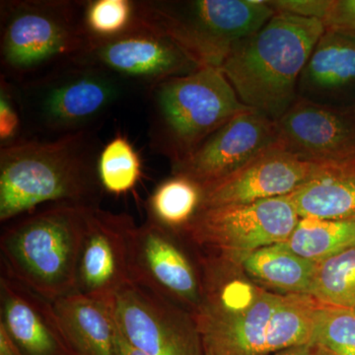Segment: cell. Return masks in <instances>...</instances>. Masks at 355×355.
Instances as JSON below:
<instances>
[{"label": "cell", "mask_w": 355, "mask_h": 355, "mask_svg": "<svg viewBox=\"0 0 355 355\" xmlns=\"http://www.w3.org/2000/svg\"><path fill=\"white\" fill-rule=\"evenodd\" d=\"M101 142L94 130L55 139H24L0 147V221L44 203L99 207Z\"/></svg>", "instance_id": "6da1fadb"}, {"label": "cell", "mask_w": 355, "mask_h": 355, "mask_svg": "<svg viewBox=\"0 0 355 355\" xmlns=\"http://www.w3.org/2000/svg\"><path fill=\"white\" fill-rule=\"evenodd\" d=\"M324 31L323 21L275 13L219 69L245 106L277 121L297 99L299 78Z\"/></svg>", "instance_id": "7a4b0ae2"}, {"label": "cell", "mask_w": 355, "mask_h": 355, "mask_svg": "<svg viewBox=\"0 0 355 355\" xmlns=\"http://www.w3.org/2000/svg\"><path fill=\"white\" fill-rule=\"evenodd\" d=\"M91 207L55 203L9 222L0 236L1 272L51 302L76 292Z\"/></svg>", "instance_id": "3957f363"}, {"label": "cell", "mask_w": 355, "mask_h": 355, "mask_svg": "<svg viewBox=\"0 0 355 355\" xmlns=\"http://www.w3.org/2000/svg\"><path fill=\"white\" fill-rule=\"evenodd\" d=\"M150 148L172 166L189 157L245 106L219 67L172 77L146 90Z\"/></svg>", "instance_id": "277c9868"}, {"label": "cell", "mask_w": 355, "mask_h": 355, "mask_svg": "<svg viewBox=\"0 0 355 355\" xmlns=\"http://www.w3.org/2000/svg\"><path fill=\"white\" fill-rule=\"evenodd\" d=\"M83 6L73 0L1 1V76L20 84L79 62L89 43Z\"/></svg>", "instance_id": "5b68a950"}, {"label": "cell", "mask_w": 355, "mask_h": 355, "mask_svg": "<svg viewBox=\"0 0 355 355\" xmlns=\"http://www.w3.org/2000/svg\"><path fill=\"white\" fill-rule=\"evenodd\" d=\"M15 86L29 139L94 130L139 88L85 62L62 65Z\"/></svg>", "instance_id": "8992f818"}, {"label": "cell", "mask_w": 355, "mask_h": 355, "mask_svg": "<svg viewBox=\"0 0 355 355\" xmlns=\"http://www.w3.org/2000/svg\"><path fill=\"white\" fill-rule=\"evenodd\" d=\"M137 12L202 67H216L275 14L268 0H144L137 1Z\"/></svg>", "instance_id": "52a82bcc"}, {"label": "cell", "mask_w": 355, "mask_h": 355, "mask_svg": "<svg viewBox=\"0 0 355 355\" xmlns=\"http://www.w3.org/2000/svg\"><path fill=\"white\" fill-rule=\"evenodd\" d=\"M299 219L291 198L286 196L200 209L184 231L200 246L238 260L261 248L286 242Z\"/></svg>", "instance_id": "ba28073f"}, {"label": "cell", "mask_w": 355, "mask_h": 355, "mask_svg": "<svg viewBox=\"0 0 355 355\" xmlns=\"http://www.w3.org/2000/svg\"><path fill=\"white\" fill-rule=\"evenodd\" d=\"M79 62L101 67L146 91L202 67L171 37L139 18L132 30L116 38L89 41Z\"/></svg>", "instance_id": "9c48e42d"}, {"label": "cell", "mask_w": 355, "mask_h": 355, "mask_svg": "<svg viewBox=\"0 0 355 355\" xmlns=\"http://www.w3.org/2000/svg\"><path fill=\"white\" fill-rule=\"evenodd\" d=\"M114 323L133 347L150 355H202L197 321L190 322L169 300L130 282L112 302Z\"/></svg>", "instance_id": "30bf717a"}, {"label": "cell", "mask_w": 355, "mask_h": 355, "mask_svg": "<svg viewBox=\"0 0 355 355\" xmlns=\"http://www.w3.org/2000/svg\"><path fill=\"white\" fill-rule=\"evenodd\" d=\"M137 224L127 214L91 207L77 266L76 292L112 303L132 279Z\"/></svg>", "instance_id": "8fae6325"}, {"label": "cell", "mask_w": 355, "mask_h": 355, "mask_svg": "<svg viewBox=\"0 0 355 355\" xmlns=\"http://www.w3.org/2000/svg\"><path fill=\"white\" fill-rule=\"evenodd\" d=\"M284 150L318 164H355V110L298 97L275 121Z\"/></svg>", "instance_id": "7c38bea8"}, {"label": "cell", "mask_w": 355, "mask_h": 355, "mask_svg": "<svg viewBox=\"0 0 355 355\" xmlns=\"http://www.w3.org/2000/svg\"><path fill=\"white\" fill-rule=\"evenodd\" d=\"M280 146L275 121L250 109L212 133L189 157L172 166L173 174L190 178L205 188Z\"/></svg>", "instance_id": "4fadbf2b"}, {"label": "cell", "mask_w": 355, "mask_h": 355, "mask_svg": "<svg viewBox=\"0 0 355 355\" xmlns=\"http://www.w3.org/2000/svg\"><path fill=\"white\" fill-rule=\"evenodd\" d=\"M331 167L333 165L305 160L277 146L202 188L200 209L286 197Z\"/></svg>", "instance_id": "5bb4252c"}, {"label": "cell", "mask_w": 355, "mask_h": 355, "mask_svg": "<svg viewBox=\"0 0 355 355\" xmlns=\"http://www.w3.org/2000/svg\"><path fill=\"white\" fill-rule=\"evenodd\" d=\"M173 233L150 219L137 226L132 246V282L167 300L181 301L193 307L197 314L202 307L200 282Z\"/></svg>", "instance_id": "9a60e30c"}, {"label": "cell", "mask_w": 355, "mask_h": 355, "mask_svg": "<svg viewBox=\"0 0 355 355\" xmlns=\"http://www.w3.org/2000/svg\"><path fill=\"white\" fill-rule=\"evenodd\" d=\"M280 298L259 291L243 308L203 305L195 318L205 354L268 355V324Z\"/></svg>", "instance_id": "2e32d148"}, {"label": "cell", "mask_w": 355, "mask_h": 355, "mask_svg": "<svg viewBox=\"0 0 355 355\" xmlns=\"http://www.w3.org/2000/svg\"><path fill=\"white\" fill-rule=\"evenodd\" d=\"M0 326L23 355H72L53 302L0 275Z\"/></svg>", "instance_id": "e0dca14e"}, {"label": "cell", "mask_w": 355, "mask_h": 355, "mask_svg": "<svg viewBox=\"0 0 355 355\" xmlns=\"http://www.w3.org/2000/svg\"><path fill=\"white\" fill-rule=\"evenodd\" d=\"M298 97L335 106L355 103V38L326 30L298 83Z\"/></svg>", "instance_id": "ac0fdd59"}, {"label": "cell", "mask_w": 355, "mask_h": 355, "mask_svg": "<svg viewBox=\"0 0 355 355\" xmlns=\"http://www.w3.org/2000/svg\"><path fill=\"white\" fill-rule=\"evenodd\" d=\"M53 306L72 355H114L112 303L73 292L53 301Z\"/></svg>", "instance_id": "d6986e66"}, {"label": "cell", "mask_w": 355, "mask_h": 355, "mask_svg": "<svg viewBox=\"0 0 355 355\" xmlns=\"http://www.w3.org/2000/svg\"><path fill=\"white\" fill-rule=\"evenodd\" d=\"M289 198L300 218L355 220V164L329 168Z\"/></svg>", "instance_id": "ffe728a7"}, {"label": "cell", "mask_w": 355, "mask_h": 355, "mask_svg": "<svg viewBox=\"0 0 355 355\" xmlns=\"http://www.w3.org/2000/svg\"><path fill=\"white\" fill-rule=\"evenodd\" d=\"M249 275L291 294L310 295L318 263L294 253L286 243L270 245L238 259Z\"/></svg>", "instance_id": "44dd1931"}, {"label": "cell", "mask_w": 355, "mask_h": 355, "mask_svg": "<svg viewBox=\"0 0 355 355\" xmlns=\"http://www.w3.org/2000/svg\"><path fill=\"white\" fill-rule=\"evenodd\" d=\"M320 305L321 303L310 295H282L268 324V355L292 347L312 345Z\"/></svg>", "instance_id": "7402d4cb"}, {"label": "cell", "mask_w": 355, "mask_h": 355, "mask_svg": "<svg viewBox=\"0 0 355 355\" xmlns=\"http://www.w3.org/2000/svg\"><path fill=\"white\" fill-rule=\"evenodd\" d=\"M202 195V187L197 182L173 174L151 193L147 202L148 219L174 232L184 231L200 211Z\"/></svg>", "instance_id": "603a6c76"}, {"label": "cell", "mask_w": 355, "mask_h": 355, "mask_svg": "<svg viewBox=\"0 0 355 355\" xmlns=\"http://www.w3.org/2000/svg\"><path fill=\"white\" fill-rule=\"evenodd\" d=\"M306 260L319 263L355 246V220L300 218L284 242Z\"/></svg>", "instance_id": "cb8c5ba5"}, {"label": "cell", "mask_w": 355, "mask_h": 355, "mask_svg": "<svg viewBox=\"0 0 355 355\" xmlns=\"http://www.w3.org/2000/svg\"><path fill=\"white\" fill-rule=\"evenodd\" d=\"M310 296L324 305L355 309V246L318 263Z\"/></svg>", "instance_id": "d4e9b609"}, {"label": "cell", "mask_w": 355, "mask_h": 355, "mask_svg": "<svg viewBox=\"0 0 355 355\" xmlns=\"http://www.w3.org/2000/svg\"><path fill=\"white\" fill-rule=\"evenodd\" d=\"M98 176L103 190L113 195L127 193L139 183L141 160L125 135H116L102 147L98 158Z\"/></svg>", "instance_id": "484cf974"}, {"label": "cell", "mask_w": 355, "mask_h": 355, "mask_svg": "<svg viewBox=\"0 0 355 355\" xmlns=\"http://www.w3.org/2000/svg\"><path fill=\"white\" fill-rule=\"evenodd\" d=\"M139 20L137 1L88 0L84 1L83 22L89 41L116 38L132 30Z\"/></svg>", "instance_id": "4316f807"}, {"label": "cell", "mask_w": 355, "mask_h": 355, "mask_svg": "<svg viewBox=\"0 0 355 355\" xmlns=\"http://www.w3.org/2000/svg\"><path fill=\"white\" fill-rule=\"evenodd\" d=\"M312 345L336 355H355V309L320 305Z\"/></svg>", "instance_id": "83f0119b"}, {"label": "cell", "mask_w": 355, "mask_h": 355, "mask_svg": "<svg viewBox=\"0 0 355 355\" xmlns=\"http://www.w3.org/2000/svg\"><path fill=\"white\" fill-rule=\"evenodd\" d=\"M24 130L22 111L15 84L1 76L0 79V144L9 146L22 139Z\"/></svg>", "instance_id": "f1b7e54d"}, {"label": "cell", "mask_w": 355, "mask_h": 355, "mask_svg": "<svg viewBox=\"0 0 355 355\" xmlns=\"http://www.w3.org/2000/svg\"><path fill=\"white\" fill-rule=\"evenodd\" d=\"M275 13L324 21L333 0H268Z\"/></svg>", "instance_id": "f546056e"}, {"label": "cell", "mask_w": 355, "mask_h": 355, "mask_svg": "<svg viewBox=\"0 0 355 355\" xmlns=\"http://www.w3.org/2000/svg\"><path fill=\"white\" fill-rule=\"evenodd\" d=\"M324 29L355 38V0H333Z\"/></svg>", "instance_id": "4dcf8cb0"}, {"label": "cell", "mask_w": 355, "mask_h": 355, "mask_svg": "<svg viewBox=\"0 0 355 355\" xmlns=\"http://www.w3.org/2000/svg\"><path fill=\"white\" fill-rule=\"evenodd\" d=\"M114 355H150L133 347L132 343L128 342L121 331L116 328V340H114Z\"/></svg>", "instance_id": "1f68e13d"}, {"label": "cell", "mask_w": 355, "mask_h": 355, "mask_svg": "<svg viewBox=\"0 0 355 355\" xmlns=\"http://www.w3.org/2000/svg\"><path fill=\"white\" fill-rule=\"evenodd\" d=\"M0 355H23L17 345L14 343L1 326H0Z\"/></svg>", "instance_id": "d6a6232c"}, {"label": "cell", "mask_w": 355, "mask_h": 355, "mask_svg": "<svg viewBox=\"0 0 355 355\" xmlns=\"http://www.w3.org/2000/svg\"><path fill=\"white\" fill-rule=\"evenodd\" d=\"M312 345H302V347H292L272 355H311Z\"/></svg>", "instance_id": "836d02e7"}, {"label": "cell", "mask_w": 355, "mask_h": 355, "mask_svg": "<svg viewBox=\"0 0 355 355\" xmlns=\"http://www.w3.org/2000/svg\"><path fill=\"white\" fill-rule=\"evenodd\" d=\"M311 355H336L331 352L330 350L324 349L323 347L320 345H312V352Z\"/></svg>", "instance_id": "e575fe53"}, {"label": "cell", "mask_w": 355, "mask_h": 355, "mask_svg": "<svg viewBox=\"0 0 355 355\" xmlns=\"http://www.w3.org/2000/svg\"><path fill=\"white\" fill-rule=\"evenodd\" d=\"M352 108H354L355 110V103H354V106H352Z\"/></svg>", "instance_id": "d590c367"}]
</instances>
